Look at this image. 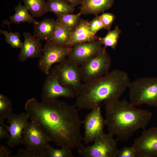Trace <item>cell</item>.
Segmentation results:
<instances>
[{"label": "cell", "instance_id": "1", "mask_svg": "<svg viewBox=\"0 0 157 157\" xmlns=\"http://www.w3.org/2000/svg\"><path fill=\"white\" fill-rule=\"evenodd\" d=\"M24 108L31 121L39 125L51 141L72 149L82 144V121L74 106L58 99L43 103L32 98L27 101Z\"/></svg>", "mask_w": 157, "mask_h": 157}, {"label": "cell", "instance_id": "2", "mask_svg": "<svg viewBox=\"0 0 157 157\" xmlns=\"http://www.w3.org/2000/svg\"><path fill=\"white\" fill-rule=\"evenodd\" d=\"M130 82L126 72L113 69L101 77L83 83L74 106L78 109H92L119 100Z\"/></svg>", "mask_w": 157, "mask_h": 157}, {"label": "cell", "instance_id": "3", "mask_svg": "<svg viewBox=\"0 0 157 157\" xmlns=\"http://www.w3.org/2000/svg\"><path fill=\"white\" fill-rule=\"evenodd\" d=\"M105 110L108 133L122 141H128L138 130H144L153 115L148 110L136 108L125 99L105 105Z\"/></svg>", "mask_w": 157, "mask_h": 157}, {"label": "cell", "instance_id": "4", "mask_svg": "<svg viewBox=\"0 0 157 157\" xmlns=\"http://www.w3.org/2000/svg\"><path fill=\"white\" fill-rule=\"evenodd\" d=\"M129 88L130 102L134 105L157 107V77L138 78L131 82Z\"/></svg>", "mask_w": 157, "mask_h": 157}, {"label": "cell", "instance_id": "5", "mask_svg": "<svg viewBox=\"0 0 157 157\" xmlns=\"http://www.w3.org/2000/svg\"><path fill=\"white\" fill-rule=\"evenodd\" d=\"M111 57L104 49L97 56L88 60L79 67L81 80L83 83L101 77L110 71Z\"/></svg>", "mask_w": 157, "mask_h": 157}, {"label": "cell", "instance_id": "6", "mask_svg": "<svg viewBox=\"0 0 157 157\" xmlns=\"http://www.w3.org/2000/svg\"><path fill=\"white\" fill-rule=\"evenodd\" d=\"M113 136L104 132L92 145H80L77 148L78 154L83 157H115L118 150L117 140Z\"/></svg>", "mask_w": 157, "mask_h": 157}, {"label": "cell", "instance_id": "7", "mask_svg": "<svg viewBox=\"0 0 157 157\" xmlns=\"http://www.w3.org/2000/svg\"><path fill=\"white\" fill-rule=\"evenodd\" d=\"M73 46H60L49 41L43 47L42 54L38 63V67L46 76L49 73L52 66L64 60L71 52Z\"/></svg>", "mask_w": 157, "mask_h": 157}, {"label": "cell", "instance_id": "8", "mask_svg": "<svg viewBox=\"0 0 157 157\" xmlns=\"http://www.w3.org/2000/svg\"><path fill=\"white\" fill-rule=\"evenodd\" d=\"M52 68L61 84L74 90L79 94L83 84L79 67L68 59L65 58Z\"/></svg>", "mask_w": 157, "mask_h": 157}, {"label": "cell", "instance_id": "9", "mask_svg": "<svg viewBox=\"0 0 157 157\" xmlns=\"http://www.w3.org/2000/svg\"><path fill=\"white\" fill-rule=\"evenodd\" d=\"M46 76L42 88L41 102L56 100L60 97L73 98L78 96L75 91L61 84L52 67Z\"/></svg>", "mask_w": 157, "mask_h": 157}, {"label": "cell", "instance_id": "10", "mask_svg": "<svg viewBox=\"0 0 157 157\" xmlns=\"http://www.w3.org/2000/svg\"><path fill=\"white\" fill-rule=\"evenodd\" d=\"M82 123L84 124V128L83 141L86 144L93 142L104 132V130L106 124L100 106L92 109L82 121Z\"/></svg>", "mask_w": 157, "mask_h": 157}, {"label": "cell", "instance_id": "11", "mask_svg": "<svg viewBox=\"0 0 157 157\" xmlns=\"http://www.w3.org/2000/svg\"><path fill=\"white\" fill-rule=\"evenodd\" d=\"M132 146L137 157H157V127L144 129Z\"/></svg>", "mask_w": 157, "mask_h": 157}, {"label": "cell", "instance_id": "12", "mask_svg": "<svg viewBox=\"0 0 157 157\" xmlns=\"http://www.w3.org/2000/svg\"><path fill=\"white\" fill-rule=\"evenodd\" d=\"M50 141L36 123L31 121L28 123L22 137V144L26 149L44 151Z\"/></svg>", "mask_w": 157, "mask_h": 157}, {"label": "cell", "instance_id": "13", "mask_svg": "<svg viewBox=\"0 0 157 157\" xmlns=\"http://www.w3.org/2000/svg\"><path fill=\"white\" fill-rule=\"evenodd\" d=\"M105 49L97 38L92 42L80 43L73 46L72 50L67 56V59L79 67Z\"/></svg>", "mask_w": 157, "mask_h": 157}, {"label": "cell", "instance_id": "14", "mask_svg": "<svg viewBox=\"0 0 157 157\" xmlns=\"http://www.w3.org/2000/svg\"><path fill=\"white\" fill-rule=\"evenodd\" d=\"M28 115L26 113L19 114H13L7 119L10 126H5L10 134L6 142L8 147L13 148L18 145L22 144V137L24 130L28 122Z\"/></svg>", "mask_w": 157, "mask_h": 157}, {"label": "cell", "instance_id": "15", "mask_svg": "<svg viewBox=\"0 0 157 157\" xmlns=\"http://www.w3.org/2000/svg\"><path fill=\"white\" fill-rule=\"evenodd\" d=\"M23 45L18 56L19 60L23 63L28 59L40 58L42 54L43 47L41 41L30 33H23Z\"/></svg>", "mask_w": 157, "mask_h": 157}, {"label": "cell", "instance_id": "16", "mask_svg": "<svg viewBox=\"0 0 157 157\" xmlns=\"http://www.w3.org/2000/svg\"><path fill=\"white\" fill-rule=\"evenodd\" d=\"M96 35L93 34L89 28V22L81 19L79 24L71 33L70 45L73 46L77 44L91 42L97 39Z\"/></svg>", "mask_w": 157, "mask_h": 157}, {"label": "cell", "instance_id": "17", "mask_svg": "<svg viewBox=\"0 0 157 157\" xmlns=\"http://www.w3.org/2000/svg\"><path fill=\"white\" fill-rule=\"evenodd\" d=\"M114 0H84L80 8L84 15L92 14L96 16L111 8Z\"/></svg>", "mask_w": 157, "mask_h": 157}, {"label": "cell", "instance_id": "18", "mask_svg": "<svg viewBox=\"0 0 157 157\" xmlns=\"http://www.w3.org/2000/svg\"><path fill=\"white\" fill-rule=\"evenodd\" d=\"M57 22L54 19L46 18L34 24L33 34L41 41H49L54 32Z\"/></svg>", "mask_w": 157, "mask_h": 157}, {"label": "cell", "instance_id": "19", "mask_svg": "<svg viewBox=\"0 0 157 157\" xmlns=\"http://www.w3.org/2000/svg\"><path fill=\"white\" fill-rule=\"evenodd\" d=\"M46 3L48 11L53 13L58 17L72 13L75 10L74 7L65 0H47Z\"/></svg>", "mask_w": 157, "mask_h": 157}, {"label": "cell", "instance_id": "20", "mask_svg": "<svg viewBox=\"0 0 157 157\" xmlns=\"http://www.w3.org/2000/svg\"><path fill=\"white\" fill-rule=\"evenodd\" d=\"M14 9L15 14L10 17V22L16 24L27 22L33 23V24L38 23L34 17L28 13L27 8L22 5L20 2L15 8Z\"/></svg>", "mask_w": 157, "mask_h": 157}, {"label": "cell", "instance_id": "21", "mask_svg": "<svg viewBox=\"0 0 157 157\" xmlns=\"http://www.w3.org/2000/svg\"><path fill=\"white\" fill-rule=\"evenodd\" d=\"M23 1L34 17H40L48 12L44 0H23Z\"/></svg>", "mask_w": 157, "mask_h": 157}, {"label": "cell", "instance_id": "22", "mask_svg": "<svg viewBox=\"0 0 157 157\" xmlns=\"http://www.w3.org/2000/svg\"><path fill=\"white\" fill-rule=\"evenodd\" d=\"M71 33L57 23L54 33L49 41L60 46L70 45Z\"/></svg>", "mask_w": 157, "mask_h": 157}, {"label": "cell", "instance_id": "23", "mask_svg": "<svg viewBox=\"0 0 157 157\" xmlns=\"http://www.w3.org/2000/svg\"><path fill=\"white\" fill-rule=\"evenodd\" d=\"M81 15L80 12L76 15L67 14L58 17L56 21L57 23L68 30L71 33L79 24Z\"/></svg>", "mask_w": 157, "mask_h": 157}, {"label": "cell", "instance_id": "24", "mask_svg": "<svg viewBox=\"0 0 157 157\" xmlns=\"http://www.w3.org/2000/svg\"><path fill=\"white\" fill-rule=\"evenodd\" d=\"M121 33V30L117 25L114 29L109 31L105 37L103 38H98V39L105 48H106L107 47H109L113 49H115Z\"/></svg>", "mask_w": 157, "mask_h": 157}, {"label": "cell", "instance_id": "25", "mask_svg": "<svg viewBox=\"0 0 157 157\" xmlns=\"http://www.w3.org/2000/svg\"><path fill=\"white\" fill-rule=\"evenodd\" d=\"M71 150L67 147L55 149L49 144L45 148L44 151L46 157H73Z\"/></svg>", "mask_w": 157, "mask_h": 157}, {"label": "cell", "instance_id": "26", "mask_svg": "<svg viewBox=\"0 0 157 157\" xmlns=\"http://www.w3.org/2000/svg\"><path fill=\"white\" fill-rule=\"evenodd\" d=\"M0 31V34L4 36L6 42L11 47L16 49L21 48L23 42L20 40V35L19 32L12 33L1 29Z\"/></svg>", "mask_w": 157, "mask_h": 157}, {"label": "cell", "instance_id": "27", "mask_svg": "<svg viewBox=\"0 0 157 157\" xmlns=\"http://www.w3.org/2000/svg\"><path fill=\"white\" fill-rule=\"evenodd\" d=\"M13 108L11 101L7 97L0 94V115L5 119L13 113Z\"/></svg>", "mask_w": 157, "mask_h": 157}, {"label": "cell", "instance_id": "28", "mask_svg": "<svg viewBox=\"0 0 157 157\" xmlns=\"http://www.w3.org/2000/svg\"><path fill=\"white\" fill-rule=\"evenodd\" d=\"M12 157H46L44 151L26 149L19 150Z\"/></svg>", "mask_w": 157, "mask_h": 157}, {"label": "cell", "instance_id": "29", "mask_svg": "<svg viewBox=\"0 0 157 157\" xmlns=\"http://www.w3.org/2000/svg\"><path fill=\"white\" fill-rule=\"evenodd\" d=\"M103 28L106 29H110L115 19L114 14L110 13H104L99 16Z\"/></svg>", "mask_w": 157, "mask_h": 157}, {"label": "cell", "instance_id": "30", "mask_svg": "<svg viewBox=\"0 0 157 157\" xmlns=\"http://www.w3.org/2000/svg\"><path fill=\"white\" fill-rule=\"evenodd\" d=\"M115 157H137V156L132 146H125L118 149Z\"/></svg>", "mask_w": 157, "mask_h": 157}, {"label": "cell", "instance_id": "31", "mask_svg": "<svg viewBox=\"0 0 157 157\" xmlns=\"http://www.w3.org/2000/svg\"><path fill=\"white\" fill-rule=\"evenodd\" d=\"M89 28L91 32L95 35L99 31L103 28V24L99 16H96L89 22Z\"/></svg>", "mask_w": 157, "mask_h": 157}, {"label": "cell", "instance_id": "32", "mask_svg": "<svg viewBox=\"0 0 157 157\" xmlns=\"http://www.w3.org/2000/svg\"><path fill=\"white\" fill-rule=\"evenodd\" d=\"M5 119L1 116H0V140L8 139L10 134L6 129L4 122Z\"/></svg>", "mask_w": 157, "mask_h": 157}, {"label": "cell", "instance_id": "33", "mask_svg": "<svg viewBox=\"0 0 157 157\" xmlns=\"http://www.w3.org/2000/svg\"><path fill=\"white\" fill-rule=\"evenodd\" d=\"M8 147L0 144V157H12L11 151Z\"/></svg>", "mask_w": 157, "mask_h": 157}, {"label": "cell", "instance_id": "34", "mask_svg": "<svg viewBox=\"0 0 157 157\" xmlns=\"http://www.w3.org/2000/svg\"><path fill=\"white\" fill-rule=\"evenodd\" d=\"M73 7H76L81 5L84 0H65Z\"/></svg>", "mask_w": 157, "mask_h": 157}]
</instances>
